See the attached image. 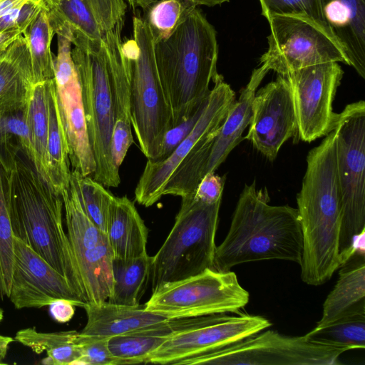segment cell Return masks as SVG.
Returning <instances> with one entry per match:
<instances>
[{"label": "cell", "instance_id": "cell-1", "mask_svg": "<svg viewBox=\"0 0 365 365\" xmlns=\"http://www.w3.org/2000/svg\"><path fill=\"white\" fill-rule=\"evenodd\" d=\"M297 202L303 238L301 279L309 285H322L341 265L342 210L334 130L309 152Z\"/></svg>", "mask_w": 365, "mask_h": 365}, {"label": "cell", "instance_id": "cell-2", "mask_svg": "<svg viewBox=\"0 0 365 365\" xmlns=\"http://www.w3.org/2000/svg\"><path fill=\"white\" fill-rule=\"evenodd\" d=\"M4 166L8 171L13 234L63 275L86 303L84 289L63 225L61 196L17 154Z\"/></svg>", "mask_w": 365, "mask_h": 365}, {"label": "cell", "instance_id": "cell-3", "mask_svg": "<svg viewBox=\"0 0 365 365\" xmlns=\"http://www.w3.org/2000/svg\"><path fill=\"white\" fill-rule=\"evenodd\" d=\"M153 48L173 128L195 112L209 95L211 81L220 76L217 33L195 7L168 37L154 41Z\"/></svg>", "mask_w": 365, "mask_h": 365}, {"label": "cell", "instance_id": "cell-4", "mask_svg": "<svg viewBox=\"0 0 365 365\" xmlns=\"http://www.w3.org/2000/svg\"><path fill=\"white\" fill-rule=\"evenodd\" d=\"M267 190L245 184L229 231L216 246L212 269L227 272L242 263L282 259L300 264L303 238L297 208L269 204Z\"/></svg>", "mask_w": 365, "mask_h": 365}, {"label": "cell", "instance_id": "cell-5", "mask_svg": "<svg viewBox=\"0 0 365 365\" xmlns=\"http://www.w3.org/2000/svg\"><path fill=\"white\" fill-rule=\"evenodd\" d=\"M153 45L147 22L134 17L133 38L123 42L122 48L128 63L130 122L139 147L149 160L158 159L165 133L173 128Z\"/></svg>", "mask_w": 365, "mask_h": 365}, {"label": "cell", "instance_id": "cell-6", "mask_svg": "<svg viewBox=\"0 0 365 365\" xmlns=\"http://www.w3.org/2000/svg\"><path fill=\"white\" fill-rule=\"evenodd\" d=\"M221 201L206 204L195 197L182 199L172 230L153 257V292L212 269Z\"/></svg>", "mask_w": 365, "mask_h": 365}, {"label": "cell", "instance_id": "cell-7", "mask_svg": "<svg viewBox=\"0 0 365 365\" xmlns=\"http://www.w3.org/2000/svg\"><path fill=\"white\" fill-rule=\"evenodd\" d=\"M71 55L81 87L87 133L96 162L92 178L106 187H117L120 177L111 158L113 97L103 39L83 48L74 47Z\"/></svg>", "mask_w": 365, "mask_h": 365}, {"label": "cell", "instance_id": "cell-8", "mask_svg": "<svg viewBox=\"0 0 365 365\" xmlns=\"http://www.w3.org/2000/svg\"><path fill=\"white\" fill-rule=\"evenodd\" d=\"M334 130L342 210L339 240L342 265L351 257L354 239L365 231L364 101L346 106L338 113Z\"/></svg>", "mask_w": 365, "mask_h": 365}, {"label": "cell", "instance_id": "cell-9", "mask_svg": "<svg viewBox=\"0 0 365 365\" xmlns=\"http://www.w3.org/2000/svg\"><path fill=\"white\" fill-rule=\"evenodd\" d=\"M348 349L323 344L306 335L262 330L218 349L182 359L181 365H338Z\"/></svg>", "mask_w": 365, "mask_h": 365}, {"label": "cell", "instance_id": "cell-10", "mask_svg": "<svg viewBox=\"0 0 365 365\" xmlns=\"http://www.w3.org/2000/svg\"><path fill=\"white\" fill-rule=\"evenodd\" d=\"M268 48L259 58L262 71L278 75L327 62L349 66L344 51L331 32L305 15H273L267 19Z\"/></svg>", "mask_w": 365, "mask_h": 365}, {"label": "cell", "instance_id": "cell-11", "mask_svg": "<svg viewBox=\"0 0 365 365\" xmlns=\"http://www.w3.org/2000/svg\"><path fill=\"white\" fill-rule=\"evenodd\" d=\"M249 299L248 292L241 286L234 272L207 269L161 286L153 292L145 308L168 319L239 314Z\"/></svg>", "mask_w": 365, "mask_h": 365}, {"label": "cell", "instance_id": "cell-12", "mask_svg": "<svg viewBox=\"0 0 365 365\" xmlns=\"http://www.w3.org/2000/svg\"><path fill=\"white\" fill-rule=\"evenodd\" d=\"M235 93L220 75L207 96L202 113L190 133L165 158L149 160L135 189L138 203L150 207L163 197L164 188L175 170L209 138L216 135Z\"/></svg>", "mask_w": 365, "mask_h": 365}, {"label": "cell", "instance_id": "cell-13", "mask_svg": "<svg viewBox=\"0 0 365 365\" xmlns=\"http://www.w3.org/2000/svg\"><path fill=\"white\" fill-rule=\"evenodd\" d=\"M343 74L338 62H327L282 75L292 91L302 140L310 143L334 130L338 113L332 105Z\"/></svg>", "mask_w": 365, "mask_h": 365}, {"label": "cell", "instance_id": "cell-14", "mask_svg": "<svg viewBox=\"0 0 365 365\" xmlns=\"http://www.w3.org/2000/svg\"><path fill=\"white\" fill-rule=\"evenodd\" d=\"M270 322L247 314H213L205 324L167 339L144 364H177L182 359L220 349L268 329Z\"/></svg>", "mask_w": 365, "mask_h": 365}, {"label": "cell", "instance_id": "cell-15", "mask_svg": "<svg viewBox=\"0 0 365 365\" xmlns=\"http://www.w3.org/2000/svg\"><path fill=\"white\" fill-rule=\"evenodd\" d=\"M71 50V41L58 36V53L53 58L57 101L72 170L83 175H92L96 162L88 140L81 87Z\"/></svg>", "mask_w": 365, "mask_h": 365}, {"label": "cell", "instance_id": "cell-16", "mask_svg": "<svg viewBox=\"0 0 365 365\" xmlns=\"http://www.w3.org/2000/svg\"><path fill=\"white\" fill-rule=\"evenodd\" d=\"M14 260L9 298L16 309L41 308L58 299L83 307L86 302L67 279L14 235Z\"/></svg>", "mask_w": 365, "mask_h": 365}, {"label": "cell", "instance_id": "cell-17", "mask_svg": "<svg viewBox=\"0 0 365 365\" xmlns=\"http://www.w3.org/2000/svg\"><path fill=\"white\" fill-rule=\"evenodd\" d=\"M297 134L292 91L285 77L278 75L255 93L248 133L243 139L274 160L282 145Z\"/></svg>", "mask_w": 365, "mask_h": 365}, {"label": "cell", "instance_id": "cell-18", "mask_svg": "<svg viewBox=\"0 0 365 365\" xmlns=\"http://www.w3.org/2000/svg\"><path fill=\"white\" fill-rule=\"evenodd\" d=\"M125 0H58L48 10L54 34L83 48L103 39L123 21Z\"/></svg>", "mask_w": 365, "mask_h": 365}, {"label": "cell", "instance_id": "cell-19", "mask_svg": "<svg viewBox=\"0 0 365 365\" xmlns=\"http://www.w3.org/2000/svg\"><path fill=\"white\" fill-rule=\"evenodd\" d=\"M123 22L103 38L112 86L114 123L111 138V158L119 170L128 149L133 143L130 113L128 63L122 48Z\"/></svg>", "mask_w": 365, "mask_h": 365}, {"label": "cell", "instance_id": "cell-20", "mask_svg": "<svg viewBox=\"0 0 365 365\" xmlns=\"http://www.w3.org/2000/svg\"><path fill=\"white\" fill-rule=\"evenodd\" d=\"M325 23L348 60L365 78V0H320Z\"/></svg>", "mask_w": 365, "mask_h": 365}, {"label": "cell", "instance_id": "cell-21", "mask_svg": "<svg viewBox=\"0 0 365 365\" xmlns=\"http://www.w3.org/2000/svg\"><path fill=\"white\" fill-rule=\"evenodd\" d=\"M87 322L81 334L111 337L145 329L167 318L158 312L148 311L143 305L124 306L103 302L86 303Z\"/></svg>", "mask_w": 365, "mask_h": 365}, {"label": "cell", "instance_id": "cell-22", "mask_svg": "<svg viewBox=\"0 0 365 365\" xmlns=\"http://www.w3.org/2000/svg\"><path fill=\"white\" fill-rule=\"evenodd\" d=\"M267 73L259 67L253 70L250 81L231 106L211 146L205 175L215 173L230 152L242 140L244 130L250 123L252 106L257 88Z\"/></svg>", "mask_w": 365, "mask_h": 365}, {"label": "cell", "instance_id": "cell-23", "mask_svg": "<svg viewBox=\"0 0 365 365\" xmlns=\"http://www.w3.org/2000/svg\"><path fill=\"white\" fill-rule=\"evenodd\" d=\"M106 234L113 257L132 258L147 253L148 230L134 203L126 196L114 197Z\"/></svg>", "mask_w": 365, "mask_h": 365}, {"label": "cell", "instance_id": "cell-24", "mask_svg": "<svg viewBox=\"0 0 365 365\" xmlns=\"http://www.w3.org/2000/svg\"><path fill=\"white\" fill-rule=\"evenodd\" d=\"M33 86L30 53L21 34L0 53V110L27 104Z\"/></svg>", "mask_w": 365, "mask_h": 365}, {"label": "cell", "instance_id": "cell-25", "mask_svg": "<svg viewBox=\"0 0 365 365\" xmlns=\"http://www.w3.org/2000/svg\"><path fill=\"white\" fill-rule=\"evenodd\" d=\"M340 267L339 279L323 304L322 315L315 328L328 325L365 305L364 255L354 254Z\"/></svg>", "mask_w": 365, "mask_h": 365}, {"label": "cell", "instance_id": "cell-26", "mask_svg": "<svg viewBox=\"0 0 365 365\" xmlns=\"http://www.w3.org/2000/svg\"><path fill=\"white\" fill-rule=\"evenodd\" d=\"M48 183L61 195L71 177L68 143L56 96L54 78L49 83L48 133L46 150Z\"/></svg>", "mask_w": 365, "mask_h": 365}, {"label": "cell", "instance_id": "cell-27", "mask_svg": "<svg viewBox=\"0 0 365 365\" xmlns=\"http://www.w3.org/2000/svg\"><path fill=\"white\" fill-rule=\"evenodd\" d=\"M153 257L148 253L137 257H113V293L108 302L119 305L136 306L150 279Z\"/></svg>", "mask_w": 365, "mask_h": 365}, {"label": "cell", "instance_id": "cell-28", "mask_svg": "<svg viewBox=\"0 0 365 365\" xmlns=\"http://www.w3.org/2000/svg\"><path fill=\"white\" fill-rule=\"evenodd\" d=\"M51 81L34 85L27 103V123L31 148L30 162L36 171L47 182L46 150L48 133L49 83Z\"/></svg>", "mask_w": 365, "mask_h": 365}, {"label": "cell", "instance_id": "cell-29", "mask_svg": "<svg viewBox=\"0 0 365 365\" xmlns=\"http://www.w3.org/2000/svg\"><path fill=\"white\" fill-rule=\"evenodd\" d=\"M77 331H38L35 327L18 331L14 340L30 348L36 354L46 351L43 364L54 365L80 364L81 352L77 344Z\"/></svg>", "mask_w": 365, "mask_h": 365}, {"label": "cell", "instance_id": "cell-30", "mask_svg": "<svg viewBox=\"0 0 365 365\" xmlns=\"http://www.w3.org/2000/svg\"><path fill=\"white\" fill-rule=\"evenodd\" d=\"M49 9H43L23 33L31 62L34 85L54 78L53 58L51 44L54 34L50 24Z\"/></svg>", "mask_w": 365, "mask_h": 365}, {"label": "cell", "instance_id": "cell-31", "mask_svg": "<svg viewBox=\"0 0 365 365\" xmlns=\"http://www.w3.org/2000/svg\"><path fill=\"white\" fill-rule=\"evenodd\" d=\"M310 340L323 344L352 349L365 348V305L342 315L321 328H314L305 334Z\"/></svg>", "mask_w": 365, "mask_h": 365}, {"label": "cell", "instance_id": "cell-32", "mask_svg": "<svg viewBox=\"0 0 365 365\" xmlns=\"http://www.w3.org/2000/svg\"><path fill=\"white\" fill-rule=\"evenodd\" d=\"M20 153L30 161L31 148L27 104L0 110V160L6 165Z\"/></svg>", "mask_w": 365, "mask_h": 365}, {"label": "cell", "instance_id": "cell-33", "mask_svg": "<svg viewBox=\"0 0 365 365\" xmlns=\"http://www.w3.org/2000/svg\"><path fill=\"white\" fill-rule=\"evenodd\" d=\"M14 260L8 171L0 160V298L9 297Z\"/></svg>", "mask_w": 365, "mask_h": 365}, {"label": "cell", "instance_id": "cell-34", "mask_svg": "<svg viewBox=\"0 0 365 365\" xmlns=\"http://www.w3.org/2000/svg\"><path fill=\"white\" fill-rule=\"evenodd\" d=\"M71 180L75 186L81 206L91 221L106 232L107 221L114 195L90 175L71 170Z\"/></svg>", "mask_w": 365, "mask_h": 365}, {"label": "cell", "instance_id": "cell-35", "mask_svg": "<svg viewBox=\"0 0 365 365\" xmlns=\"http://www.w3.org/2000/svg\"><path fill=\"white\" fill-rule=\"evenodd\" d=\"M195 7L197 6L181 0H160L143 9V19L155 41L168 37Z\"/></svg>", "mask_w": 365, "mask_h": 365}, {"label": "cell", "instance_id": "cell-36", "mask_svg": "<svg viewBox=\"0 0 365 365\" xmlns=\"http://www.w3.org/2000/svg\"><path fill=\"white\" fill-rule=\"evenodd\" d=\"M165 341L136 331L109 337L108 346L110 353L122 364L144 363L147 356Z\"/></svg>", "mask_w": 365, "mask_h": 365}, {"label": "cell", "instance_id": "cell-37", "mask_svg": "<svg viewBox=\"0 0 365 365\" xmlns=\"http://www.w3.org/2000/svg\"><path fill=\"white\" fill-rule=\"evenodd\" d=\"M259 2L261 14L267 20L273 15H305L329 30L323 16L320 0H259Z\"/></svg>", "mask_w": 365, "mask_h": 365}, {"label": "cell", "instance_id": "cell-38", "mask_svg": "<svg viewBox=\"0 0 365 365\" xmlns=\"http://www.w3.org/2000/svg\"><path fill=\"white\" fill-rule=\"evenodd\" d=\"M109 337L84 335L80 332L77 344L81 352L80 364L118 365L122 362L110 351L108 346Z\"/></svg>", "mask_w": 365, "mask_h": 365}, {"label": "cell", "instance_id": "cell-39", "mask_svg": "<svg viewBox=\"0 0 365 365\" xmlns=\"http://www.w3.org/2000/svg\"><path fill=\"white\" fill-rule=\"evenodd\" d=\"M205 100L188 119L174 126L165 133L158 158L156 160L163 159L168 155L190 133L202 113Z\"/></svg>", "mask_w": 365, "mask_h": 365}, {"label": "cell", "instance_id": "cell-40", "mask_svg": "<svg viewBox=\"0 0 365 365\" xmlns=\"http://www.w3.org/2000/svg\"><path fill=\"white\" fill-rule=\"evenodd\" d=\"M225 175L220 177L215 173L206 174L200 181L194 197L206 204L222 200Z\"/></svg>", "mask_w": 365, "mask_h": 365}, {"label": "cell", "instance_id": "cell-41", "mask_svg": "<svg viewBox=\"0 0 365 365\" xmlns=\"http://www.w3.org/2000/svg\"><path fill=\"white\" fill-rule=\"evenodd\" d=\"M46 7L48 6L44 0H28L19 9L15 29L23 34L40 12Z\"/></svg>", "mask_w": 365, "mask_h": 365}, {"label": "cell", "instance_id": "cell-42", "mask_svg": "<svg viewBox=\"0 0 365 365\" xmlns=\"http://www.w3.org/2000/svg\"><path fill=\"white\" fill-rule=\"evenodd\" d=\"M75 307V304L68 300L58 299L49 305V312L56 322L66 323L73 318Z\"/></svg>", "mask_w": 365, "mask_h": 365}, {"label": "cell", "instance_id": "cell-43", "mask_svg": "<svg viewBox=\"0 0 365 365\" xmlns=\"http://www.w3.org/2000/svg\"><path fill=\"white\" fill-rule=\"evenodd\" d=\"M158 1H160V0H134L135 8L138 6V7L142 8L143 9H145L150 4L155 3ZM181 1L189 2L195 6H197L199 5H204V6H214L220 5L225 2L229 1V0H181Z\"/></svg>", "mask_w": 365, "mask_h": 365}, {"label": "cell", "instance_id": "cell-44", "mask_svg": "<svg viewBox=\"0 0 365 365\" xmlns=\"http://www.w3.org/2000/svg\"><path fill=\"white\" fill-rule=\"evenodd\" d=\"M21 34L15 29L0 31V53L5 51Z\"/></svg>", "mask_w": 365, "mask_h": 365}, {"label": "cell", "instance_id": "cell-45", "mask_svg": "<svg viewBox=\"0 0 365 365\" xmlns=\"http://www.w3.org/2000/svg\"><path fill=\"white\" fill-rule=\"evenodd\" d=\"M28 0H0V17L11 10L21 6Z\"/></svg>", "mask_w": 365, "mask_h": 365}, {"label": "cell", "instance_id": "cell-46", "mask_svg": "<svg viewBox=\"0 0 365 365\" xmlns=\"http://www.w3.org/2000/svg\"><path fill=\"white\" fill-rule=\"evenodd\" d=\"M14 340L11 336L0 335V364H4L9 344Z\"/></svg>", "mask_w": 365, "mask_h": 365}, {"label": "cell", "instance_id": "cell-47", "mask_svg": "<svg viewBox=\"0 0 365 365\" xmlns=\"http://www.w3.org/2000/svg\"><path fill=\"white\" fill-rule=\"evenodd\" d=\"M48 9L54 6L58 0H44Z\"/></svg>", "mask_w": 365, "mask_h": 365}, {"label": "cell", "instance_id": "cell-48", "mask_svg": "<svg viewBox=\"0 0 365 365\" xmlns=\"http://www.w3.org/2000/svg\"><path fill=\"white\" fill-rule=\"evenodd\" d=\"M129 5L133 8V9H135V1L134 0H126Z\"/></svg>", "mask_w": 365, "mask_h": 365}, {"label": "cell", "instance_id": "cell-49", "mask_svg": "<svg viewBox=\"0 0 365 365\" xmlns=\"http://www.w3.org/2000/svg\"><path fill=\"white\" fill-rule=\"evenodd\" d=\"M4 318V312L1 308H0V322L2 321Z\"/></svg>", "mask_w": 365, "mask_h": 365}]
</instances>
